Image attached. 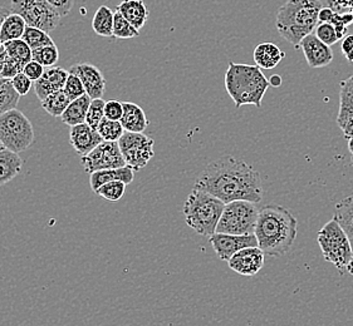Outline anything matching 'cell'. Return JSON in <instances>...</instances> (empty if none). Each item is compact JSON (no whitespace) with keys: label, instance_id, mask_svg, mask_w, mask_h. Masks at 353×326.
I'll return each instance as SVG.
<instances>
[{"label":"cell","instance_id":"obj_11","mask_svg":"<svg viewBox=\"0 0 353 326\" xmlns=\"http://www.w3.org/2000/svg\"><path fill=\"white\" fill-rule=\"evenodd\" d=\"M81 163L88 175L97 171L119 169V167L128 166L125 162V158L122 156L120 144L116 141H103L99 143V146L93 149L90 153L82 156Z\"/></svg>","mask_w":353,"mask_h":326},{"label":"cell","instance_id":"obj_38","mask_svg":"<svg viewBox=\"0 0 353 326\" xmlns=\"http://www.w3.org/2000/svg\"><path fill=\"white\" fill-rule=\"evenodd\" d=\"M353 21L352 14H343L339 15L337 13L333 14L332 21L331 24H333V27L337 30V34H339V39H343L347 33V27L348 24H351Z\"/></svg>","mask_w":353,"mask_h":326},{"label":"cell","instance_id":"obj_41","mask_svg":"<svg viewBox=\"0 0 353 326\" xmlns=\"http://www.w3.org/2000/svg\"><path fill=\"white\" fill-rule=\"evenodd\" d=\"M44 71H46V69H44V65L38 63L37 61H33V59L26 64L24 68H23V73H24L26 76H28V78L32 79L33 82H36V80L41 78Z\"/></svg>","mask_w":353,"mask_h":326},{"label":"cell","instance_id":"obj_32","mask_svg":"<svg viewBox=\"0 0 353 326\" xmlns=\"http://www.w3.org/2000/svg\"><path fill=\"white\" fill-rule=\"evenodd\" d=\"M99 135L103 141H116L119 142L122 135L125 133V128L121 124V121H113L108 118H103L97 127Z\"/></svg>","mask_w":353,"mask_h":326},{"label":"cell","instance_id":"obj_6","mask_svg":"<svg viewBox=\"0 0 353 326\" xmlns=\"http://www.w3.org/2000/svg\"><path fill=\"white\" fill-rule=\"evenodd\" d=\"M317 241L325 261L332 263L343 275L347 272V266L352 260L353 248L345 230L336 219L328 221L319 230Z\"/></svg>","mask_w":353,"mask_h":326},{"label":"cell","instance_id":"obj_45","mask_svg":"<svg viewBox=\"0 0 353 326\" xmlns=\"http://www.w3.org/2000/svg\"><path fill=\"white\" fill-rule=\"evenodd\" d=\"M339 100H353V76L341 82Z\"/></svg>","mask_w":353,"mask_h":326},{"label":"cell","instance_id":"obj_27","mask_svg":"<svg viewBox=\"0 0 353 326\" xmlns=\"http://www.w3.org/2000/svg\"><path fill=\"white\" fill-rule=\"evenodd\" d=\"M70 103H71V100L65 94L63 89L53 92L48 97H46L44 100H41L43 109L53 117H61Z\"/></svg>","mask_w":353,"mask_h":326},{"label":"cell","instance_id":"obj_25","mask_svg":"<svg viewBox=\"0 0 353 326\" xmlns=\"http://www.w3.org/2000/svg\"><path fill=\"white\" fill-rule=\"evenodd\" d=\"M334 219L345 230L353 248V195L339 201L336 205Z\"/></svg>","mask_w":353,"mask_h":326},{"label":"cell","instance_id":"obj_52","mask_svg":"<svg viewBox=\"0 0 353 326\" xmlns=\"http://www.w3.org/2000/svg\"><path fill=\"white\" fill-rule=\"evenodd\" d=\"M347 272L353 276V257L352 260L348 263V266H347Z\"/></svg>","mask_w":353,"mask_h":326},{"label":"cell","instance_id":"obj_21","mask_svg":"<svg viewBox=\"0 0 353 326\" xmlns=\"http://www.w3.org/2000/svg\"><path fill=\"white\" fill-rule=\"evenodd\" d=\"M285 57L283 52L274 43H261L255 47L253 58L254 62L261 69H273L282 62Z\"/></svg>","mask_w":353,"mask_h":326},{"label":"cell","instance_id":"obj_17","mask_svg":"<svg viewBox=\"0 0 353 326\" xmlns=\"http://www.w3.org/2000/svg\"><path fill=\"white\" fill-rule=\"evenodd\" d=\"M70 76V71H65L61 67H47L43 73L42 77L34 82V92L39 100H44L53 92L63 89L67 78Z\"/></svg>","mask_w":353,"mask_h":326},{"label":"cell","instance_id":"obj_26","mask_svg":"<svg viewBox=\"0 0 353 326\" xmlns=\"http://www.w3.org/2000/svg\"><path fill=\"white\" fill-rule=\"evenodd\" d=\"M113 19L114 12L107 6H101L93 15L92 29L96 34L113 38Z\"/></svg>","mask_w":353,"mask_h":326},{"label":"cell","instance_id":"obj_55","mask_svg":"<svg viewBox=\"0 0 353 326\" xmlns=\"http://www.w3.org/2000/svg\"><path fill=\"white\" fill-rule=\"evenodd\" d=\"M3 149H6V146H4V144H3V142L0 141V151H3Z\"/></svg>","mask_w":353,"mask_h":326},{"label":"cell","instance_id":"obj_8","mask_svg":"<svg viewBox=\"0 0 353 326\" xmlns=\"http://www.w3.org/2000/svg\"><path fill=\"white\" fill-rule=\"evenodd\" d=\"M255 202L235 199L225 204L221 213L216 232L232 235H253L259 216Z\"/></svg>","mask_w":353,"mask_h":326},{"label":"cell","instance_id":"obj_37","mask_svg":"<svg viewBox=\"0 0 353 326\" xmlns=\"http://www.w3.org/2000/svg\"><path fill=\"white\" fill-rule=\"evenodd\" d=\"M63 91L70 97L71 100L79 98V97H82L83 94H85V88L83 83H82V80L79 79L78 76L73 74V73H70L67 82L64 85Z\"/></svg>","mask_w":353,"mask_h":326},{"label":"cell","instance_id":"obj_40","mask_svg":"<svg viewBox=\"0 0 353 326\" xmlns=\"http://www.w3.org/2000/svg\"><path fill=\"white\" fill-rule=\"evenodd\" d=\"M123 114V105L119 100H108L105 105V117L113 121H121Z\"/></svg>","mask_w":353,"mask_h":326},{"label":"cell","instance_id":"obj_24","mask_svg":"<svg viewBox=\"0 0 353 326\" xmlns=\"http://www.w3.org/2000/svg\"><path fill=\"white\" fill-rule=\"evenodd\" d=\"M26 28H27V23L21 15L10 12L0 25V41L7 43L15 39H21Z\"/></svg>","mask_w":353,"mask_h":326},{"label":"cell","instance_id":"obj_44","mask_svg":"<svg viewBox=\"0 0 353 326\" xmlns=\"http://www.w3.org/2000/svg\"><path fill=\"white\" fill-rule=\"evenodd\" d=\"M61 17H67L71 13L74 0H48Z\"/></svg>","mask_w":353,"mask_h":326},{"label":"cell","instance_id":"obj_30","mask_svg":"<svg viewBox=\"0 0 353 326\" xmlns=\"http://www.w3.org/2000/svg\"><path fill=\"white\" fill-rule=\"evenodd\" d=\"M8 56L18 61L24 67L32 61V48L23 39H15L10 42L4 43Z\"/></svg>","mask_w":353,"mask_h":326},{"label":"cell","instance_id":"obj_19","mask_svg":"<svg viewBox=\"0 0 353 326\" xmlns=\"http://www.w3.org/2000/svg\"><path fill=\"white\" fill-rule=\"evenodd\" d=\"M123 114L121 118V124L128 132H145L149 126V120L141 107L132 102H122Z\"/></svg>","mask_w":353,"mask_h":326},{"label":"cell","instance_id":"obj_42","mask_svg":"<svg viewBox=\"0 0 353 326\" xmlns=\"http://www.w3.org/2000/svg\"><path fill=\"white\" fill-rule=\"evenodd\" d=\"M23 68H24V67H23L18 61H15L13 58L8 56L4 71L1 73V77H3V78L12 79L13 77H15L18 73L23 72Z\"/></svg>","mask_w":353,"mask_h":326},{"label":"cell","instance_id":"obj_50","mask_svg":"<svg viewBox=\"0 0 353 326\" xmlns=\"http://www.w3.org/2000/svg\"><path fill=\"white\" fill-rule=\"evenodd\" d=\"M269 83L272 87H279L282 85V77L278 76V74H274L272 78L269 79Z\"/></svg>","mask_w":353,"mask_h":326},{"label":"cell","instance_id":"obj_22","mask_svg":"<svg viewBox=\"0 0 353 326\" xmlns=\"http://www.w3.org/2000/svg\"><path fill=\"white\" fill-rule=\"evenodd\" d=\"M23 169V160L19 153L10 149L0 151V186L14 180Z\"/></svg>","mask_w":353,"mask_h":326},{"label":"cell","instance_id":"obj_56","mask_svg":"<svg viewBox=\"0 0 353 326\" xmlns=\"http://www.w3.org/2000/svg\"><path fill=\"white\" fill-rule=\"evenodd\" d=\"M6 80H7V78H3V77H0V85H3Z\"/></svg>","mask_w":353,"mask_h":326},{"label":"cell","instance_id":"obj_1","mask_svg":"<svg viewBox=\"0 0 353 326\" xmlns=\"http://www.w3.org/2000/svg\"><path fill=\"white\" fill-rule=\"evenodd\" d=\"M206 191L229 204L235 199L261 202L263 182L258 171L233 156H224L206 166L198 180Z\"/></svg>","mask_w":353,"mask_h":326},{"label":"cell","instance_id":"obj_53","mask_svg":"<svg viewBox=\"0 0 353 326\" xmlns=\"http://www.w3.org/2000/svg\"><path fill=\"white\" fill-rule=\"evenodd\" d=\"M348 149H350V152L352 153L353 156V137H351V138L348 140Z\"/></svg>","mask_w":353,"mask_h":326},{"label":"cell","instance_id":"obj_36","mask_svg":"<svg viewBox=\"0 0 353 326\" xmlns=\"http://www.w3.org/2000/svg\"><path fill=\"white\" fill-rule=\"evenodd\" d=\"M316 36L325 43L327 45H333L339 42V38L337 34V30L333 27L331 23H325V21H319L317 28H316Z\"/></svg>","mask_w":353,"mask_h":326},{"label":"cell","instance_id":"obj_49","mask_svg":"<svg viewBox=\"0 0 353 326\" xmlns=\"http://www.w3.org/2000/svg\"><path fill=\"white\" fill-rule=\"evenodd\" d=\"M8 53L7 50H6V47H4V50L0 52V77H1V73L4 71V67H6V62H7Z\"/></svg>","mask_w":353,"mask_h":326},{"label":"cell","instance_id":"obj_20","mask_svg":"<svg viewBox=\"0 0 353 326\" xmlns=\"http://www.w3.org/2000/svg\"><path fill=\"white\" fill-rule=\"evenodd\" d=\"M117 10L139 30L145 27L149 19V9L143 0H122L117 6Z\"/></svg>","mask_w":353,"mask_h":326},{"label":"cell","instance_id":"obj_15","mask_svg":"<svg viewBox=\"0 0 353 326\" xmlns=\"http://www.w3.org/2000/svg\"><path fill=\"white\" fill-rule=\"evenodd\" d=\"M70 73L79 77L85 85V93L92 100L102 98L106 91V79L103 77V73L96 65L91 63L76 64L71 67Z\"/></svg>","mask_w":353,"mask_h":326},{"label":"cell","instance_id":"obj_46","mask_svg":"<svg viewBox=\"0 0 353 326\" xmlns=\"http://www.w3.org/2000/svg\"><path fill=\"white\" fill-rule=\"evenodd\" d=\"M341 50H342V53L346 57L347 61L353 62V34H348V36L343 38Z\"/></svg>","mask_w":353,"mask_h":326},{"label":"cell","instance_id":"obj_34","mask_svg":"<svg viewBox=\"0 0 353 326\" xmlns=\"http://www.w3.org/2000/svg\"><path fill=\"white\" fill-rule=\"evenodd\" d=\"M126 186L128 184H125L122 181H111V182L102 184L96 192V195H99V197L107 199V201L116 202L123 197V195L126 192Z\"/></svg>","mask_w":353,"mask_h":326},{"label":"cell","instance_id":"obj_12","mask_svg":"<svg viewBox=\"0 0 353 326\" xmlns=\"http://www.w3.org/2000/svg\"><path fill=\"white\" fill-rule=\"evenodd\" d=\"M215 254L221 261H229L232 256L241 251V248L258 246L255 235H232L214 232L209 237Z\"/></svg>","mask_w":353,"mask_h":326},{"label":"cell","instance_id":"obj_9","mask_svg":"<svg viewBox=\"0 0 353 326\" xmlns=\"http://www.w3.org/2000/svg\"><path fill=\"white\" fill-rule=\"evenodd\" d=\"M10 12L21 15L27 25L47 33L53 32L62 18L48 0H12Z\"/></svg>","mask_w":353,"mask_h":326},{"label":"cell","instance_id":"obj_54","mask_svg":"<svg viewBox=\"0 0 353 326\" xmlns=\"http://www.w3.org/2000/svg\"><path fill=\"white\" fill-rule=\"evenodd\" d=\"M4 50V43L1 42V41H0V52H1V50Z\"/></svg>","mask_w":353,"mask_h":326},{"label":"cell","instance_id":"obj_13","mask_svg":"<svg viewBox=\"0 0 353 326\" xmlns=\"http://www.w3.org/2000/svg\"><path fill=\"white\" fill-rule=\"evenodd\" d=\"M265 254L259 246H249L235 252L228 261L229 268L241 276H254L264 265Z\"/></svg>","mask_w":353,"mask_h":326},{"label":"cell","instance_id":"obj_31","mask_svg":"<svg viewBox=\"0 0 353 326\" xmlns=\"http://www.w3.org/2000/svg\"><path fill=\"white\" fill-rule=\"evenodd\" d=\"M21 39L27 43L32 50L41 48V47H44V45L56 44V43L53 42V39L50 38V33L44 32L42 29L36 28V27H30V25H27Z\"/></svg>","mask_w":353,"mask_h":326},{"label":"cell","instance_id":"obj_47","mask_svg":"<svg viewBox=\"0 0 353 326\" xmlns=\"http://www.w3.org/2000/svg\"><path fill=\"white\" fill-rule=\"evenodd\" d=\"M353 114V100H339V116Z\"/></svg>","mask_w":353,"mask_h":326},{"label":"cell","instance_id":"obj_48","mask_svg":"<svg viewBox=\"0 0 353 326\" xmlns=\"http://www.w3.org/2000/svg\"><path fill=\"white\" fill-rule=\"evenodd\" d=\"M333 14H334V12H333L331 8H322V9H321V12H319L318 18H319V21L331 23V21H332Z\"/></svg>","mask_w":353,"mask_h":326},{"label":"cell","instance_id":"obj_33","mask_svg":"<svg viewBox=\"0 0 353 326\" xmlns=\"http://www.w3.org/2000/svg\"><path fill=\"white\" fill-rule=\"evenodd\" d=\"M32 59L44 67H53L59 61V50L57 48L56 44L44 45L41 48L32 50Z\"/></svg>","mask_w":353,"mask_h":326},{"label":"cell","instance_id":"obj_43","mask_svg":"<svg viewBox=\"0 0 353 326\" xmlns=\"http://www.w3.org/2000/svg\"><path fill=\"white\" fill-rule=\"evenodd\" d=\"M337 124L342 129L346 140L353 137V114L348 116H337Z\"/></svg>","mask_w":353,"mask_h":326},{"label":"cell","instance_id":"obj_2","mask_svg":"<svg viewBox=\"0 0 353 326\" xmlns=\"http://www.w3.org/2000/svg\"><path fill=\"white\" fill-rule=\"evenodd\" d=\"M298 222L288 208L278 205L261 208L255 225L258 246L272 257H281L290 251L296 241Z\"/></svg>","mask_w":353,"mask_h":326},{"label":"cell","instance_id":"obj_28","mask_svg":"<svg viewBox=\"0 0 353 326\" xmlns=\"http://www.w3.org/2000/svg\"><path fill=\"white\" fill-rule=\"evenodd\" d=\"M21 97V94L15 91L12 79H7L0 85V116L17 108Z\"/></svg>","mask_w":353,"mask_h":326},{"label":"cell","instance_id":"obj_14","mask_svg":"<svg viewBox=\"0 0 353 326\" xmlns=\"http://www.w3.org/2000/svg\"><path fill=\"white\" fill-rule=\"evenodd\" d=\"M299 48L303 50L305 61L311 68H323L333 61L331 45L322 42L314 33L304 36L299 43Z\"/></svg>","mask_w":353,"mask_h":326},{"label":"cell","instance_id":"obj_51","mask_svg":"<svg viewBox=\"0 0 353 326\" xmlns=\"http://www.w3.org/2000/svg\"><path fill=\"white\" fill-rule=\"evenodd\" d=\"M9 13H10V12H8L6 8L0 7V25H1V23L4 21V18H6Z\"/></svg>","mask_w":353,"mask_h":326},{"label":"cell","instance_id":"obj_39","mask_svg":"<svg viewBox=\"0 0 353 326\" xmlns=\"http://www.w3.org/2000/svg\"><path fill=\"white\" fill-rule=\"evenodd\" d=\"M12 83H13L15 91L19 93L21 97H23V96H27L29 91H30V88L33 87V80L28 78V76H26L23 72L18 73L15 77L12 78Z\"/></svg>","mask_w":353,"mask_h":326},{"label":"cell","instance_id":"obj_35","mask_svg":"<svg viewBox=\"0 0 353 326\" xmlns=\"http://www.w3.org/2000/svg\"><path fill=\"white\" fill-rule=\"evenodd\" d=\"M105 105H106V102L102 98H94L91 100L85 123L90 124L94 129H97L101 121L105 118Z\"/></svg>","mask_w":353,"mask_h":326},{"label":"cell","instance_id":"obj_3","mask_svg":"<svg viewBox=\"0 0 353 326\" xmlns=\"http://www.w3.org/2000/svg\"><path fill=\"white\" fill-rule=\"evenodd\" d=\"M321 0H288L276 12L278 33L294 47H299L304 36L314 32L319 23Z\"/></svg>","mask_w":353,"mask_h":326},{"label":"cell","instance_id":"obj_7","mask_svg":"<svg viewBox=\"0 0 353 326\" xmlns=\"http://www.w3.org/2000/svg\"><path fill=\"white\" fill-rule=\"evenodd\" d=\"M0 141L17 153H21L34 141V129L28 117L19 109H12L0 116Z\"/></svg>","mask_w":353,"mask_h":326},{"label":"cell","instance_id":"obj_29","mask_svg":"<svg viewBox=\"0 0 353 326\" xmlns=\"http://www.w3.org/2000/svg\"><path fill=\"white\" fill-rule=\"evenodd\" d=\"M140 36V30L134 28L130 21L116 9L113 19V38L131 39Z\"/></svg>","mask_w":353,"mask_h":326},{"label":"cell","instance_id":"obj_4","mask_svg":"<svg viewBox=\"0 0 353 326\" xmlns=\"http://www.w3.org/2000/svg\"><path fill=\"white\" fill-rule=\"evenodd\" d=\"M269 79L258 65L229 62L225 73V89L236 108L247 105L261 107V100L268 91Z\"/></svg>","mask_w":353,"mask_h":326},{"label":"cell","instance_id":"obj_5","mask_svg":"<svg viewBox=\"0 0 353 326\" xmlns=\"http://www.w3.org/2000/svg\"><path fill=\"white\" fill-rule=\"evenodd\" d=\"M225 204L206 191L201 184H194L192 191L185 201L184 213L186 225L201 236H212L216 232V226Z\"/></svg>","mask_w":353,"mask_h":326},{"label":"cell","instance_id":"obj_16","mask_svg":"<svg viewBox=\"0 0 353 326\" xmlns=\"http://www.w3.org/2000/svg\"><path fill=\"white\" fill-rule=\"evenodd\" d=\"M70 128V143L79 156H85L99 143L103 142L99 131L87 123H81Z\"/></svg>","mask_w":353,"mask_h":326},{"label":"cell","instance_id":"obj_18","mask_svg":"<svg viewBox=\"0 0 353 326\" xmlns=\"http://www.w3.org/2000/svg\"><path fill=\"white\" fill-rule=\"evenodd\" d=\"M134 178V171L130 166H123L119 169H110V170L97 171L90 175V184L93 192L96 193L102 184L111 182V181H122L130 184Z\"/></svg>","mask_w":353,"mask_h":326},{"label":"cell","instance_id":"obj_23","mask_svg":"<svg viewBox=\"0 0 353 326\" xmlns=\"http://www.w3.org/2000/svg\"><path fill=\"white\" fill-rule=\"evenodd\" d=\"M92 98L85 93L82 97L71 100V103L67 107V109L64 111V113L61 116V120L64 124L67 126H77L81 123H85L87 113H88V108L91 105Z\"/></svg>","mask_w":353,"mask_h":326},{"label":"cell","instance_id":"obj_10","mask_svg":"<svg viewBox=\"0 0 353 326\" xmlns=\"http://www.w3.org/2000/svg\"><path fill=\"white\" fill-rule=\"evenodd\" d=\"M119 144L125 162L134 172L145 169L155 155L154 140L145 135L143 132L139 133L125 131V133L119 140Z\"/></svg>","mask_w":353,"mask_h":326}]
</instances>
